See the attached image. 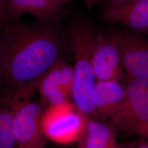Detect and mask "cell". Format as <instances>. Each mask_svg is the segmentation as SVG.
Wrapping results in <instances>:
<instances>
[{"instance_id": "obj_8", "label": "cell", "mask_w": 148, "mask_h": 148, "mask_svg": "<svg viewBox=\"0 0 148 148\" xmlns=\"http://www.w3.org/2000/svg\"><path fill=\"white\" fill-rule=\"evenodd\" d=\"M103 20L136 32H148V0L106 3L100 13Z\"/></svg>"}, {"instance_id": "obj_1", "label": "cell", "mask_w": 148, "mask_h": 148, "mask_svg": "<svg viewBox=\"0 0 148 148\" xmlns=\"http://www.w3.org/2000/svg\"><path fill=\"white\" fill-rule=\"evenodd\" d=\"M69 42L51 23L9 21L0 35V87L2 92L37 79L64 59Z\"/></svg>"}, {"instance_id": "obj_17", "label": "cell", "mask_w": 148, "mask_h": 148, "mask_svg": "<svg viewBox=\"0 0 148 148\" xmlns=\"http://www.w3.org/2000/svg\"><path fill=\"white\" fill-rule=\"evenodd\" d=\"M143 137L145 138L146 139V140H147L148 142V125L145 130Z\"/></svg>"}, {"instance_id": "obj_10", "label": "cell", "mask_w": 148, "mask_h": 148, "mask_svg": "<svg viewBox=\"0 0 148 148\" xmlns=\"http://www.w3.org/2000/svg\"><path fill=\"white\" fill-rule=\"evenodd\" d=\"M126 96V86L114 81H97L93 94L92 119L108 121Z\"/></svg>"}, {"instance_id": "obj_2", "label": "cell", "mask_w": 148, "mask_h": 148, "mask_svg": "<svg viewBox=\"0 0 148 148\" xmlns=\"http://www.w3.org/2000/svg\"><path fill=\"white\" fill-rule=\"evenodd\" d=\"M97 36L95 29L84 18L76 16L72 20L68 32L74 59L71 97L77 109L90 119L93 116V94L97 82L92 66Z\"/></svg>"}, {"instance_id": "obj_9", "label": "cell", "mask_w": 148, "mask_h": 148, "mask_svg": "<svg viewBox=\"0 0 148 148\" xmlns=\"http://www.w3.org/2000/svg\"><path fill=\"white\" fill-rule=\"evenodd\" d=\"M70 0H5L9 21H18L29 14L40 21L53 23L58 20L62 6Z\"/></svg>"}, {"instance_id": "obj_12", "label": "cell", "mask_w": 148, "mask_h": 148, "mask_svg": "<svg viewBox=\"0 0 148 148\" xmlns=\"http://www.w3.org/2000/svg\"><path fill=\"white\" fill-rule=\"evenodd\" d=\"M36 90L41 99L50 106L59 104L68 101L64 93L56 63L40 77L36 79Z\"/></svg>"}, {"instance_id": "obj_13", "label": "cell", "mask_w": 148, "mask_h": 148, "mask_svg": "<svg viewBox=\"0 0 148 148\" xmlns=\"http://www.w3.org/2000/svg\"><path fill=\"white\" fill-rule=\"evenodd\" d=\"M0 148H18L14 130V112L8 93L0 96Z\"/></svg>"}, {"instance_id": "obj_5", "label": "cell", "mask_w": 148, "mask_h": 148, "mask_svg": "<svg viewBox=\"0 0 148 148\" xmlns=\"http://www.w3.org/2000/svg\"><path fill=\"white\" fill-rule=\"evenodd\" d=\"M90 119L73 103L65 101L46 109L42 117L43 132L54 143L72 144L79 140Z\"/></svg>"}, {"instance_id": "obj_15", "label": "cell", "mask_w": 148, "mask_h": 148, "mask_svg": "<svg viewBox=\"0 0 148 148\" xmlns=\"http://www.w3.org/2000/svg\"><path fill=\"white\" fill-rule=\"evenodd\" d=\"M132 0H84L86 5L91 8L98 4L104 3H112V4H119L123 3L129 2Z\"/></svg>"}, {"instance_id": "obj_7", "label": "cell", "mask_w": 148, "mask_h": 148, "mask_svg": "<svg viewBox=\"0 0 148 148\" xmlns=\"http://www.w3.org/2000/svg\"><path fill=\"white\" fill-rule=\"evenodd\" d=\"M92 66L97 81L120 82L123 77L120 53L111 32H97Z\"/></svg>"}, {"instance_id": "obj_4", "label": "cell", "mask_w": 148, "mask_h": 148, "mask_svg": "<svg viewBox=\"0 0 148 148\" xmlns=\"http://www.w3.org/2000/svg\"><path fill=\"white\" fill-rule=\"evenodd\" d=\"M108 122L117 134L143 137L148 125V81L127 76L125 98Z\"/></svg>"}, {"instance_id": "obj_3", "label": "cell", "mask_w": 148, "mask_h": 148, "mask_svg": "<svg viewBox=\"0 0 148 148\" xmlns=\"http://www.w3.org/2000/svg\"><path fill=\"white\" fill-rule=\"evenodd\" d=\"M35 81L23 85L8 93L14 112V130L18 148H43L46 137L42 117L46 109L32 99Z\"/></svg>"}, {"instance_id": "obj_16", "label": "cell", "mask_w": 148, "mask_h": 148, "mask_svg": "<svg viewBox=\"0 0 148 148\" xmlns=\"http://www.w3.org/2000/svg\"><path fill=\"white\" fill-rule=\"evenodd\" d=\"M139 141H133L126 143H119L116 148H137Z\"/></svg>"}, {"instance_id": "obj_6", "label": "cell", "mask_w": 148, "mask_h": 148, "mask_svg": "<svg viewBox=\"0 0 148 148\" xmlns=\"http://www.w3.org/2000/svg\"><path fill=\"white\" fill-rule=\"evenodd\" d=\"M111 33L127 76L148 81V39L130 32L115 30Z\"/></svg>"}, {"instance_id": "obj_11", "label": "cell", "mask_w": 148, "mask_h": 148, "mask_svg": "<svg viewBox=\"0 0 148 148\" xmlns=\"http://www.w3.org/2000/svg\"><path fill=\"white\" fill-rule=\"evenodd\" d=\"M117 134L108 122L90 119L77 141V148H116Z\"/></svg>"}, {"instance_id": "obj_14", "label": "cell", "mask_w": 148, "mask_h": 148, "mask_svg": "<svg viewBox=\"0 0 148 148\" xmlns=\"http://www.w3.org/2000/svg\"><path fill=\"white\" fill-rule=\"evenodd\" d=\"M9 22L5 7V0H0V29H3Z\"/></svg>"}]
</instances>
